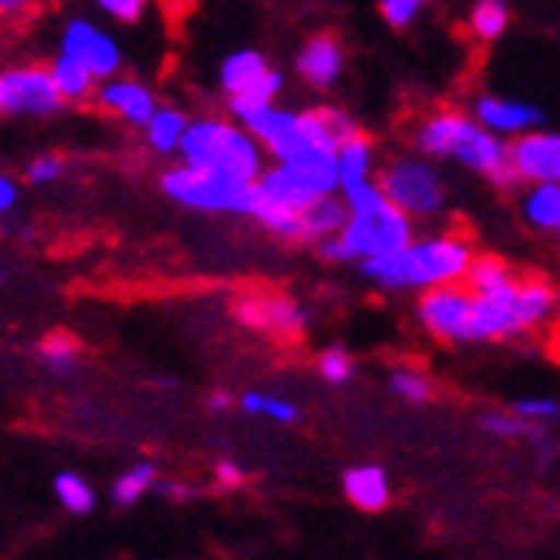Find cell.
Instances as JSON below:
<instances>
[{
	"mask_svg": "<svg viewBox=\"0 0 560 560\" xmlns=\"http://www.w3.org/2000/svg\"><path fill=\"white\" fill-rule=\"evenodd\" d=\"M474 262H477L474 245L464 235H436L427 242H413L399 256L363 262V276L380 289H393V292L417 289V285L430 292L440 285H460Z\"/></svg>",
	"mask_w": 560,
	"mask_h": 560,
	"instance_id": "obj_1",
	"label": "cell"
},
{
	"mask_svg": "<svg viewBox=\"0 0 560 560\" xmlns=\"http://www.w3.org/2000/svg\"><path fill=\"white\" fill-rule=\"evenodd\" d=\"M182 165L232 178L238 185H256L262 178V151L242 128L222 118H198L182 141Z\"/></svg>",
	"mask_w": 560,
	"mask_h": 560,
	"instance_id": "obj_2",
	"label": "cell"
},
{
	"mask_svg": "<svg viewBox=\"0 0 560 560\" xmlns=\"http://www.w3.org/2000/svg\"><path fill=\"white\" fill-rule=\"evenodd\" d=\"M339 245L346 252V262L389 259L413 245V222L393 206L366 212V215H352L339 235Z\"/></svg>",
	"mask_w": 560,
	"mask_h": 560,
	"instance_id": "obj_3",
	"label": "cell"
},
{
	"mask_svg": "<svg viewBox=\"0 0 560 560\" xmlns=\"http://www.w3.org/2000/svg\"><path fill=\"white\" fill-rule=\"evenodd\" d=\"M380 188L406 219L436 215L446 201L440 175L423 159H389L380 172Z\"/></svg>",
	"mask_w": 560,
	"mask_h": 560,
	"instance_id": "obj_4",
	"label": "cell"
},
{
	"mask_svg": "<svg viewBox=\"0 0 560 560\" xmlns=\"http://www.w3.org/2000/svg\"><path fill=\"white\" fill-rule=\"evenodd\" d=\"M252 188L256 185H238L232 178L212 175V172H198L188 165L168 168L162 175V191L175 198L178 206L198 209V212H248Z\"/></svg>",
	"mask_w": 560,
	"mask_h": 560,
	"instance_id": "obj_5",
	"label": "cell"
},
{
	"mask_svg": "<svg viewBox=\"0 0 560 560\" xmlns=\"http://www.w3.org/2000/svg\"><path fill=\"white\" fill-rule=\"evenodd\" d=\"M222 91L229 94V108L235 118L272 108V97L282 91V71L269 68L259 50H238L222 65Z\"/></svg>",
	"mask_w": 560,
	"mask_h": 560,
	"instance_id": "obj_6",
	"label": "cell"
},
{
	"mask_svg": "<svg viewBox=\"0 0 560 560\" xmlns=\"http://www.w3.org/2000/svg\"><path fill=\"white\" fill-rule=\"evenodd\" d=\"M232 313L242 326L269 332V336H282V339H299L305 323H310V313H305L292 295L276 292V289L238 292V299L232 302Z\"/></svg>",
	"mask_w": 560,
	"mask_h": 560,
	"instance_id": "obj_7",
	"label": "cell"
},
{
	"mask_svg": "<svg viewBox=\"0 0 560 560\" xmlns=\"http://www.w3.org/2000/svg\"><path fill=\"white\" fill-rule=\"evenodd\" d=\"M65 97L55 84L50 68L27 65V68H11L0 74V112L4 115H27V118H47L61 112Z\"/></svg>",
	"mask_w": 560,
	"mask_h": 560,
	"instance_id": "obj_8",
	"label": "cell"
},
{
	"mask_svg": "<svg viewBox=\"0 0 560 560\" xmlns=\"http://www.w3.org/2000/svg\"><path fill=\"white\" fill-rule=\"evenodd\" d=\"M474 305L477 295L467 285H440L420 295L417 316L443 342H474Z\"/></svg>",
	"mask_w": 560,
	"mask_h": 560,
	"instance_id": "obj_9",
	"label": "cell"
},
{
	"mask_svg": "<svg viewBox=\"0 0 560 560\" xmlns=\"http://www.w3.org/2000/svg\"><path fill=\"white\" fill-rule=\"evenodd\" d=\"M450 159L464 162L467 168L487 175L497 188H511V185L521 182L517 172H514V162H511V148H506L497 135H490L487 128L474 125V121L464 128L460 138H456Z\"/></svg>",
	"mask_w": 560,
	"mask_h": 560,
	"instance_id": "obj_10",
	"label": "cell"
},
{
	"mask_svg": "<svg viewBox=\"0 0 560 560\" xmlns=\"http://www.w3.org/2000/svg\"><path fill=\"white\" fill-rule=\"evenodd\" d=\"M61 55L74 58L94 78H105V81H112V74H118V68H121V50H118V44L105 31H97L91 21H84V18H74V21L65 24Z\"/></svg>",
	"mask_w": 560,
	"mask_h": 560,
	"instance_id": "obj_11",
	"label": "cell"
},
{
	"mask_svg": "<svg viewBox=\"0 0 560 560\" xmlns=\"http://www.w3.org/2000/svg\"><path fill=\"white\" fill-rule=\"evenodd\" d=\"M511 162H514L517 178L560 188V135L530 131L517 138V144L511 148Z\"/></svg>",
	"mask_w": 560,
	"mask_h": 560,
	"instance_id": "obj_12",
	"label": "cell"
},
{
	"mask_svg": "<svg viewBox=\"0 0 560 560\" xmlns=\"http://www.w3.org/2000/svg\"><path fill=\"white\" fill-rule=\"evenodd\" d=\"M560 305L557 289L540 276H521V282L511 292V329L514 336H527L540 329Z\"/></svg>",
	"mask_w": 560,
	"mask_h": 560,
	"instance_id": "obj_13",
	"label": "cell"
},
{
	"mask_svg": "<svg viewBox=\"0 0 560 560\" xmlns=\"http://www.w3.org/2000/svg\"><path fill=\"white\" fill-rule=\"evenodd\" d=\"M94 101L105 112L118 115L125 125L131 128H148L151 118L159 115L155 108V94H151L144 84L138 81H105L101 84V91L94 94Z\"/></svg>",
	"mask_w": 560,
	"mask_h": 560,
	"instance_id": "obj_14",
	"label": "cell"
},
{
	"mask_svg": "<svg viewBox=\"0 0 560 560\" xmlns=\"http://www.w3.org/2000/svg\"><path fill=\"white\" fill-rule=\"evenodd\" d=\"M295 71L302 74L305 84H313L319 91L332 88L342 74V44L336 34H316L305 40V47L295 58Z\"/></svg>",
	"mask_w": 560,
	"mask_h": 560,
	"instance_id": "obj_15",
	"label": "cell"
},
{
	"mask_svg": "<svg viewBox=\"0 0 560 560\" xmlns=\"http://www.w3.org/2000/svg\"><path fill=\"white\" fill-rule=\"evenodd\" d=\"M480 125L490 128V135H521L534 125H544V115L534 105H524V101H506V97H493V94H480L474 105Z\"/></svg>",
	"mask_w": 560,
	"mask_h": 560,
	"instance_id": "obj_16",
	"label": "cell"
},
{
	"mask_svg": "<svg viewBox=\"0 0 560 560\" xmlns=\"http://www.w3.org/2000/svg\"><path fill=\"white\" fill-rule=\"evenodd\" d=\"M470 125V118L456 108H440L433 115H427L417 128H413V144L420 155L430 159H450L456 138L464 135V128Z\"/></svg>",
	"mask_w": 560,
	"mask_h": 560,
	"instance_id": "obj_17",
	"label": "cell"
},
{
	"mask_svg": "<svg viewBox=\"0 0 560 560\" xmlns=\"http://www.w3.org/2000/svg\"><path fill=\"white\" fill-rule=\"evenodd\" d=\"M256 188H259V195H266L269 201H276L282 209H292V212H305L319 201V195L310 188V182L289 165H276V168L262 172Z\"/></svg>",
	"mask_w": 560,
	"mask_h": 560,
	"instance_id": "obj_18",
	"label": "cell"
},
{
	"mask_svg": "<svg viewBox=\"0 0 560 560\" xmlns=\"http://www.w3.org/2000/svg\"><path fill=\"white\" fill-rule=\"evenodd\" d=\"M342 490L346 497L360 506V511H386L389 506V480L383 474V467H373V464H363V467H349L342 474Z\"/></svg>",
	"mask_w": 560,
	"mask_h": 560,
	"instance_id": "obj_19",
	"label": "cell"
},
{
	"mask_svg": "<svg viewBox=\"0 0 560 560\" xmlns=\"http://www.w3.org/2000/svg\"><path fill=\"white\" fill-rule=\"evenodd\" d=\"M349 219H352V212H349L346 201L319 198L313 209L302 212V238L305 242H329V238L342 235Z\"/></svg>",
	"mask_w": 560,
	"mask_h": 560,
	"instance_id": "obj_20",
	"label": "cell"
},
{
	"mask_svg": "<svg viewBox=\"0 0 560 560\" xmlns=\"http://www.w3.org/2000/svg\"><path fill=\"white\" fill-rule=\"evenodd\" d=\"M370 172H373V141L366 131H360L339 148V185L346 191L363 188L370 185Z\"/></svg>",
	"mask_w": 560,
	"mask_h": 560,
	"instance_id": "obj_21",
	"label": "cell"
},
{
	"mask_svg": "<svg viewBox=\"0 0 560 560\" xmlns=\"http://www.w3.org/2000/svg\"><path fill=\"white\" fill-rule=\"evenodd\" d=\"M259 225H266L272 235L285 238V242H305L302 238V212L282 209L276 201H269L266 195H259V188H252V201H248V212Z\"/></svg>",
	"mask_w": 560,
	"mask_h": 560,
	"instance_id": "obj_22",
	"label": "cell"
},
{
	"mask_svg": "<svg viewBox=\"0 0 560 560\" xmlns=\"http://www.w3.org/2000/svg\"><path fill=\"white\" fill-rule=\"evenodd\" d=\"M517 272L511 262H503L497 256H480L470 272H467V289L477 295V299H487V295H500L506 289H514L517 285Z\"/></svg>",
	"mask_w": 560,
	"mask_h": 560,
	"instance_id": "obj_23",
	"label": "cell"
},
{
	"mask_svg": "<svg viewBox=\"0 0 560 560\" xmlns=\"http://www.w3.org/2000/svg\"><path fill=\"white\" fill-rule=\"evenodd\" d=\"M188 118L175 108H159V115L151 118V125L144 128L148 131V144L151 151H159V155H172V151H182V141L188 135Z\"/></svg>",
	"mask_w": 560,
	"mask_h": 560,
	"instance_id": "obj_24",
	"label": "cell"
},
{
	"mask_svg": "<svg viewBox=\"0 0 560 560\" xmlns=\"http://www.w3.org/2000/svg\"><path fill=\"white\" fill-rule=\"evenodd\" d=\"M524 215L534 229L557 232L560 235V188L557 185H537L524 195Z\"/></svg>",
	"mask_w": 560,
	"mask_h": 560,
	"instance_id": "obj_25",
	"label": "cell"
},
{
	"mask_svg": "<svg viewBox=\"0 0 560 560\" xmlns=\"http://www.w3.org/2000/svg\"><path fill=\"white\" fill-rule=\"evenodd\" d=\"M50 74H55V84H58L65 101H78V105H81V101H88L94 94V81L97 78L84 65L68 58V55L55 58V65H50Z\"/></svg>",
	"mask_w": 560,
	"mask_h": 560,
	"instance_id": "obj_26",
	"label": "cell"
},
{
	"mask_svg": "<svg viewBox=\"0 0 560 560\" xmlns=\"http://www.w3.org/2000/svg\"><path fill=\"white\" fill-rule=\"evenodd\" d=\"M480 427L487 430V433H493V436H500V440H527V443H544L550 433H547V427L544 423H530V420H524V417H517V413H483L480 417Z\"/></svg>",
	"mask_w": 560,
	"mask_h": 560,
	"instance_id": "obj_27",
	"label": "cell"
},
{
	"mask_svg": "<svg viewBox=\"0 0 560 560\" xmlns=\"http://www.w3.org/2000/svg\"><path fill=\"white\" fill-rule=\"evenodd\" d=\"M506 24H511V8L500 4V0H480L470 11V31L477 40H497Z\"/></svg>",
	"mask_w": 560,
	"mask_h": 560,
	"instance_id": "obj_28",
	"label": "cell"
},
{
	"mask_svg": "<svg viewBox=\"0 0 560 560\" xmlns=\"http://www.w3.org/2000/svg\"><path fill=\"white\" fill-rule=\"evenodd\" d=\"M78 355H81V342L71 336V332H50L40 339V360L50 366V370H71L78 363Z\"/></svg>",
	"mask_w": 560,
	"mask_h": 560,
	"instance_id": "obj_29",
	"label": "cell"
},
{
	"mask_svg": "<svg viewBox=\"0 0 560 560\" xmlns=\"http://www.w3.org/2000/svg\"><path fill=\"white\" fill-rule=\"evenodd\" d=\"M55 493H58V500L68 506L71 514H91L94 511V490L78 474H61L55 480Z\"/></svg>",
	"mask_w": 560,
	"mask_h": 560,
	"instance_id": "obj_30",
	"label": "cell"
},
{
	"mask_svg": "<svg viewBox=\"0 0 560 560\" xmlns=\"http://www.w3.org/2000/svg\"><path fill=\"white\" fill-rule=\"evenodd\" d=\"M155 483V467L151 464H138V467H131V470H125L118 480H115V503L118 506H131V503H138L141 500V493Z\"/></svg>",
	"mask_w": 560,
	"mask_h": 560,
	"instance_id": "obj_31",
	"label": "cell"
},
{
	"mask_svg": "<svg viewBox=\"0 0 560 560\" xmlns=\"http://www.w3.org/2000/svg\"><path fill=\"white\" fill-rule=\"evenodd\" d=\"M389 389L399 396V399H406V402H430L433 399V383L423 376V373H413V370H396L393 376H389Z\"/></svg>",
	"mask_w": 560,
	"mask_h": 560,
	"instance_id": "obj_32",
	"label": "cell"
},
{
	"mask_svg": "<svg viewBox=\"0 0 560 560\" xmlns=\"http://www.w3.org/2000/svg\"><path fill=\"white\" fill-rule=\"evenodd\" d=\"M242 410L245 413H266L276 423H295L299 420V410H295L292 402L276 399V396H262V393H245L242 396Z\"/></svg>",
	"mask_w": 560,
	"mask_h": 560,
	"instance_id": "obj_33",
	"label": "cell"
},
{
	"mask_svg": "<svg viewBox=\"0 0 560 560\" xmlns=\"http://www.w3.org/2000/svg\"><path fill=\"white\" fill-rule=\"evenodd\" d=\"M319 376H323L326 383H332V386L349 383V380H352V355H349L346 349H339V346L326 349V352L319 355Z\"/></svg>",
	"mask_w": 560,
	"mask_h": 560,
	"instance_id": "obj_34",
	"label": "cell"
},
{
	"mask_svg": "<svg viewBox=\"0 0 560 560\" xmlns=\"http://www.w3.org/2000/svg\"><path fill=\"white\" fill-rule=\"evenodd\" d=\"M346 206H349V212L352 215H366V212H376V209H386L389 206V198L383 195V188L380 185H363V188H352V191H346Z\"/></svg>",
	"mask_w": 560,
	"mask_h": 560,
	"instance_id": "obj_35",
	"label": "cell"
},
{
	"mask_svg": "<svg viewBox=\"0 0 560 560\" xmlns=\"http://www.w3.org/2000/svg\"><path fill=\"white\" fill-rule=\"evenodd\" d=\"M423 11V4L420 0H383L380 4V14L386 18V24L389 27H410L413 21H417V14Z\"/></svg>",
	"mask_w": 560,
	"mask_h": 560,
	"instance_id": "obj_36",
	"label": "cell"
},
{
	"mask_svg": "<svg viewBox=\"0 0 560 560\" xmlns=\"http://www.w3.org/2000/svg\"><path fill=\"white\" fill-rule=\"evenodd\" d=\"M511 413H517V417H524V420H530V423L557 420V417H560V402H557V399H517Z\"/></svg>",
	"mask_w": 560,
	"mask_h": 560,
	"instance_id": "obj_37",
	"label": "cell"
},
{
	"mask_svg": "<svg viewBox=\"0 0 560 560\" xmlns=\"http://www.w3.org/2000/svg\"><path fill=\"white\" fill-rule=\"evenodd\" d=\"M65 175V159L61 155H40L27 165V182L31 185H47V182H58Z\"/></svg>",
	"mask_w": 560,
	"mask_h": 560,
	"instance_id": "obj_38",
	"label": "cell"
},
{
	"mask_svg": "<svg viewBox=\"0 0 560 560\" xmlns=\"http://www.w3.org/2000/svg\"><path fill=\"white\" fill-rule=\"evenodd\" d=\"M101 14H108V18H115V21H121V24H135V21H141V14H144V4L141 0H101Z\"/></svg>",
	"mask_w": 560,
	"mask_h": 560,
	"instance_id": "obj_39",
	"label": "cell"
},
{
	"mask_svg": "<svg viewBox=\"0 0 560 560\" xmlns=\"http://www.w3.org/2000/svg\"><path fill=\"white\" fill-rule=\"evenodd\" d=\"M215 480H219L222 487H242L245 474H242V467H238V464L222 460V464H215Z\"/></svg>",
	"mask_w": 560,
	"mask_h": 560,
	"instance_id": "obj_40",
	"label": "cell"
},
{
	"mask_svg": "<svg viewBox=\"0 0 560 560\" xmlns=\"http://www.w3.org/2000/svg\"><path fill=\"white\" fill-rule=\"evenodd\" d=\"M14 201H18V188H14V182H11L8 175H0V215L11 212Z\"/></svg>",
	"mask_w": 560,
	"mask_h": 560,
	"instance_id": "obj_41",
	"label": "cell"
},
{
	"mask_svg": "<svg viewBox=\"0 0 560 560\" xmlns=\"http://www.w3.org/2000/svg\"><path fill=\"white\" fill-rule=\"evenodd\" d=\"M165 497H172V500H185V497H191V487H185V483H162L159 487Z\"/></svg>",
	"mask_w": 560,
	"mask_h": 560,
	"instance_id": "obj_42",
	"label": "cell"
},
{
	"mask_svg": "<svg viewBox=\"0 0 560 560\" xmlns=\"http://www.w3.org/2000/svg\"><path fill=\"white\" fill-rule=\"evenodd\" d=\"M229 406H232V396H229V393H212V396H209V410H215V413H225Z\"/></svg>",
	"mask_w": 560,
	"mask_h": 560,
	"instance_id": "obj_43",
	"label": "cell"
},
{
	"mask_svg": "<svg viewBox=\"0 0 560 560\" xmlns=\"http://www.w3.org/2000/svg\"><path fill=\"white\" fill-rule=\"evenodd\" d=\"M8 14H27V8L21 0H0V18H8Z\"/></svg>",
	"mask_w": 560,
	"mask_h": 560,
	"instance_id": "obj_44",
	"label": "cell"
}]
</instances>
